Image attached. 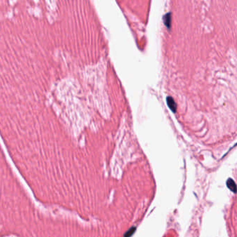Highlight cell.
I'll list each match as a JSON object with an SVG mask.
<instances>
[{
  "mask_svg": "<svg viewBox=\"0 0 237 237\" xmlns=\"http://www.w3.org/2000/svg\"><path fill=\"white\" fill-rule=\"evenodd\" d=\"M167 104H168L169 108H171L173 113H175L177 111V104L175 103V100H173V98L172 97H168L167 98Z\"/></svg>",
  "mask_w": 237,
  "mask_h": 237,
  "instance_id": "6da1fadb",
  "label": "cell"
},
{
  "mask_svg": "<svg viewBox=\"0 0 237 237\" xmlns=\"http://www.w3.org/2000/svg\"><path fill=\"white\" fill-rule=\"evenodd\" d=\"M163 21H164V24L169 29L171 26V13H168L167 14L163 16Z\"/></svg>",
  "mask_w": 237,
  "mask_h": 237,
  "instance_id": "7a4b0ae2",
  "label": "cell"
},
{
  "mask_svg": "<svg viewBox=\"0 0 237 237\" xmlns=\"http://www.w3.org/2000/svg\"><path fill=\"white\" fill-rule=\"evenodd\" d=\"M228 186L232 190L234 193L236 192V184H235L234 181L232 179H229L228 181Z\"/></svg>",
  "mask_w": 237,
  "mask_h": 237,
  "instance_id": "3957f363",
  "label": "cell"
}]
</instances>
